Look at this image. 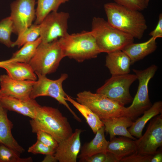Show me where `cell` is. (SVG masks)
I'll return each mask as SVG.
<instances>
[{
	"instance_id": "cell-26",
	"label": "cell",
	"mask_w": 162,
	"mask_h": 162,
	"mask_svg": "<svg viewBox=\"0 0 162 162\" xmlns=\"http://www.w3.org/2000/svg\"><path fill=\"white\" fill-rule=\"evenodd\" d=\"M41 41L39 37L33 41L26 43L20 50L13 53L11 58L18 62L29 63Z\"/></svg>"
},
{
	"instance_id": "cell-17",
	"label": "cell",
	"mask_w": 162,
	"mask_h": 162,
	"mask_svg": "<svg viewBox=\"0 0 162 162\" xmlns=\"http://www.w3.org/2000/svg\"><path fill=\"white\" fill-rule=\"evenodd\" d=\"M131 65L130 58L122 50L107 53L105 66L109 69L112 75L129 74Z\"/></svg>"
},
{
	"instance_id": "cell-5",
	"label": "cell",
	"mask_w": 162,
	"mask_h": 162,
	"mask_svg": "<svg viewBox=\"0 0 162 162\" xmlns=\"http://www.w3.org/2000/svg\"><path fill=\"white\" fill-rule=\"evenodd\" d=\"M64 57L58 39L48 43L41 42L28 63L36 74L46 76L56 71Z\"/></svg>"
},
{
	"instance_id": "cell-29",
	"label": "cell",
	"mask_w": 162,
	"mask_h": 162,
	"mask_svg": "<svg viewBox=\"0 0 162 162\" xmlns=\"http://www.w3.org/2000/svg\"><path fill=\"white\" fill-rule=\"evenodd\" d=\"M20 154L12 149L0 143V162H32L31 157L21 158Z\"/></svg>"
},
{
	"instance_id": "cell-15",
	"label": "cell",
	"mask_w": 162,
	"mask_h": 162,
	"mask_svg": "<svg viewBox=\"0 0 162 162\" xmlns=\"http://www.w3.org/2000/svg\"><path fill=\"white\" fill-rule=\"evenodd\" d=\"M0 102L6 110L16 112L31 119L34 117L37 109L40 106L35 99L23 100L3 95H0Z\"/></svg>"
},
{
	"instance_id": "cell-25",
	"label": "cell",
	"mask_w": 162,
	"mask_h": 162,
	"mask_svg": "<svg viewBox=\"0 0 162 162\" xmlns=\"http://www.w3.org/2000/svg\"><path fill=\"white\" fill-rule=\"evenodd\" d=\"M69 0H38L34 24H39L45 17L53 11H57L62 4Z\"/></svg>"
},
{
	"instance_id": "cell-34",
	"label": "cell",
	"mask_w": 162,
	"mask_h": 162,
	"mask_svg": "<svg viewBox=\"0 0 162 162\" xmlns=\"http://www.w3.org/2000/svg\"><path fill=\"white\" fill-rule=\"evenodd\" d=\"M80 161L86 162H108V156L106 153H100L80 160Z\"/></svg>"
},
{
	"instance_id": "cell-28",
	"label": "cell",
	"mask_w": 162,
	"mask_h": 162,
	"mask_svg": "<svg viewBox=\"0 0 162 162\" xmlns=\"http://www.w3.org/2000/svg\"><path fill=\"white\" fill-rule=\"evenodd\" d=\"M14 32L13 21L10 16L0 21V42L8 47H12L13 42L10 39L12 33Z\"/></svg>"
},
{
	"instance_id": "cell-22",
	"label": "cell",
	"mask_w": 162,
	"mask_h": 162,
	"mask_svg": "<svg viewBox=\"0 0 162 162\" xmlns=\"http://www.w3.org/2000/svg\"><path fill=\"white\" fill-rule=\"evenodd\" d=\"M104 127H102L96 133L94 138L89 142L85 144L81 148V152L78 157L80 160L100 153H106L109 141L104 135Z\"/></svg>"
},
{
	"instance_id": "cell-8",
	"label": "cell",
	"mask_w": 162,
	"mask_h": 162,
	"mask_svg": "<svg viewBox=\"0 0 162 162\" xmlns=\"http://www.w3.org/2000/svg\"><path fill=\"white\" fill-rule=\"evenodd\" d=\"M36 74L38 79L33 87L30 98L35 99L41 96L51 97L65 106L76 120L81 122V119L71 109L65 100L67 94L63 89L62 83L68 78V74H62L58 79L52 80L47 78L46 76Z\"/></svg>"
},
{
	"instance_id": "cell-4",
	"label": "cell",
	"mask_w": 162,
	"mask_h": 162,
	"mask_svg": "<svg viewBox=\"0 0 162 162\" xmlns=\"http://www.w3.org/2000/svg\"><path fill=\"white\" fill-rule=\"evenodd\" d=\"M64 57L78 62L96 58L101 52L91 31L67 34L58 39Z\"/></svg>"
},
{
	"instance_id": "cell-23",
	"label": "cell",
	"mask_w": 162,
	"mask_h": 162,
	"mask_svg": "<svg viewBox=\"0 0 162 162\" xmlns=\"http://www.w3.org/2000/svg\"><path fill=\"white\" fill-rule=\"evenodd\" d=\"M162 112V102H155L148 110L145 111L143 115L133 122L128 130L133 136L139 138L142 135L143 130L149 120Z\"/></svg>"
},
{
	"instance_id": "cell-33",
	"label": "cell",
	"mask_w": 162,
	"mask_h": 162,
	"mask_svg": "<svg viewBox=\"0 0 162 162\" xmlns=\"http://www.w3.org/2000/svg\"><path fill=\"white\" fill-rule=\"evenodd\" d=\"M153 155H142L136 152L122 159V162H151Z\"/></svg>"
},
{
	"instance_id": "cell-21",
	"label": "cell",
	"mask_w": 162,
	"mask_h": 162,
	"mask_svg": "<svg viewBox=\"0 0 162 162\" xmlns=\"http://www.w3.org/2000/svg\"><path fill=\"white\" fill-rule=\"evenodd\" d=\"M2 68L11 78L17 80L37 81V76L28 63L14 60L4 65Z\"/></svg>"
},
{
	"instance_id": "cell-19",
	"label": "cell",
	"mask_w": 162,
	"mask_h": 162,
	"mask_svg": "<svg viewBox=\"0 0 162 162\" xmlns=\"http://www.w3.org/2000/svg\"><path fill=\"white\" fill-rule=\"evenodd\" d=\"M156 39L151 37L145 42L140 43H132L125 46L122 50L130 59L131 64L142 59L154 52L157 48Z\"/></svg>"
},
{
	"instance_id": "cell-14",
	"label": "cell",
	"mask_w": 162,
	"mask_h": 162,
	"mask_svg": "<svg viewBox=\"0 0 162 162\" xmlns=\"http://www.w3.org/2000/svg\"><path fill=\"white\" fill-rule=\"evenodd\" d=\"M82 131L76 129L68 138L58 143L54 154L59 162H76L81 149L80 135Z\"/></svg>"
},
{
	"instance_id": "cell-31",
	"label": "cell",
	"mask_w": 162,
	"mask_h": 162,
	"mask_svg": "<svg viewBox=\"0 0 162 162\" xmlns=\"http://www.w3.org/2000/svg\"><path fill=\"white\" fill-rule=\"evenodd\" d=\"M115 2L129 9L140 11L147 6L143 0H114Z\"/></svg>"
},
{
	"instance_id": "cell-6",
	"label": "cell",
	"mask_w": 162,
	"mask_h": 162,
	"mask_svg": "<svg viewBox=\"0 0 162 162\" xmlns=\"http://www.w3.org/2000/svg\"><path fill=\"white\" fill-rule=\"evenodd\" d=\"M76 99L89 108L101 120L125 116L126 107L101 94L84 91L77 94Z\"/></svg>"
},
{
	"instance_id": "cell-35",
	"label": "cell",
	"mask_w": 162,
	"mask_h": 162,
	"mask_svg": "<svg viewBox=\"0 0 162 162\" xmlns=\"http://www.w3.org/2000/svg\"><path fill=\"white\" fill-rule=\"evenodd\" d=\"M149 35L156 38L162 37V14L159 15L158 21L155 28L149 33Z\"/></svg>"
},
{
	"instance_id": "cell-39",
	"label": "cell",
	"mask_w": 162,
	"mask_h": 162,
	"mask_svg": "<svg viewBox=\"0 0 162 162\" xmlns=\"http://www.w3.org/2000/svg\"><path fill=\"white\" fill-rule=\"evenodd\" d=\"M150 0H143L146 5L147 6L148 5Z\"/></svg>"
},
{
	"instance_id": "cell-38",
	"label": "cell",
	"mask_w": 162,
	"mask_h": 162,
	"mask_svg": "<svg viewBox=\"0 0 162 162\" xmlns=\"http://www.w3.org/2000/svg\"><path fill=\"white\" fill-rule=\"evenodd\" d=\"M10 59L7 60L0 61V68H2L3 66L5 64L10 62Z\"/></svg>"
},
{
	"instance_id": "cell-36",
	"label": "cell",
	"mask_w": 162,
	"mask_h": 162,
	"mask_svg": "<svg viewBox=\"0 0 162 162\" xmlns=\"http://www.w3.org/2000/svg\"><path fill=\"white\" fill-rule=\"evenodd\" d=\"M45 157L42 160V162H56L58 160L54 154L46 155Z\"/></svg>"
},
{
	"instance_id": "cell-3",
	"label": "cell",
	"mask_w": 162,
	"mask_h": 162,
	"mask_svg": "<svg viewBox=\"0 0 162 162\" xmlns=\"http://www.w3.org/2000/svg\"><path fill=\"white\" fill-rule=\"evenodd\" d=\"M91 31L101 52L122 50L134 41L132 36L114 27L102 18H93Z\"/></svg>"
},
{
	"instance_id": "cell-11",
	"label": "cell",
	"mask_w": 162,
	"mask_h": 162,
	"mask_svg": "<svg viewBox=\"0 0 162 162\" xmlns=\"http://www.w3.org/2000/svg\"><path fill=\"white\" fill-rule=\"evenodd\" d=\"M136 153L142 155H154L162 146V114L154 117L144 134L135 140Z\"/></svg>"
},
{
	"instance_id": "cell-37",
	"label": "cell",
	"mask_w": 162,
	"mask_h": 162,
	"mask_svg": "<svg viewBox=\"0 0 162 162\" xmlns=\"http://www.w3.org/2000/svg\"><path fill=\"white\" fill-rule=\"evenodd\" d=\"M162 153L160 151H157L151 159V162H162Z\"/></svg>"
},
{
	"instance_id": "cell-16",
	"label": "cell",
	"mask_w": 162,
	"mask_h": 162,
	"mask_svg": "<svg viewBox=\"0 0 162 162\" xmlns=\"http://www.w3.org/2000/svg\"><path fill=\"white\" fill-rule=\"evenodd\" d=\"M7 110L2 106L0 102V143L20 154H22L25 150L12 135L11 130L14 125L8 117Z\"/></svg>"
},
{
	"instance_id": "cell-12",
	"label": "cell",
	"mask_w": 162,
	"mask_h": 162,
	"mask_svg": "<svg viewBox=\"0 0 162 162\" xmlns=\"http://www.w3.org/2000/svg\"><path fill=\"white\" fill-rule=\"evenodd\" d=\"M35 4V0H16L11 4L14 33L19 35L32 24L36 18Z\"/></svg>"
},
{
	"instance_id": "cell-1",
	"label": "cell",
	"mask_w": 162,
	"mask_h": 162,
	"mask_svg": "<svg viewBox=\"0 0 162 162\" xmlns=\"http://www.w3.org/2000/svg\"><path fill=\"white\" fill-rule=\"evenodd\" d=\"M104 8L110 24L134 38H142L147 26L144 16L140 11L115 2L105 4Z\"/></svg>"
},
{
	"instance_id": "cell-30",
	"label": "cell",
	"mask_w": 162,
	"mask_h": 162,
	"mask_svg": "<svg viewBox=\"0 0 162 162\" xmlns=\"http://www.w3.org/2000/svg\"><path fill=\"white\" fill-rule=\"evenodd\" d=\"M28 152L33 154L46 155L54 154L55 149L37 140L34 144L29 147Z\"/></svg>"
},
{
	"instance_id": "cell-20",
	"label": "cell",
	"mask_w": 162,
	"mask_h": 162,
	"mask_svg": "<svg viewBox=\"0 0 162 162\" xmlns=\"http://www.w3.org/2000/svg\"><path fill=\"white\" fill-rule=\"evenodd\" d=\"M136 151L135 140L124 137L115 136L109 141L106 148V152L112 154L119 162Z\"/></svg>"
},
{
	"instance_id": "cell-27",
	"label": "cell",
	"mask_w": 162,
	"mask_h": 162,
	"mask_svg": "<svg viewBox=\"0 0 162 162\" xmlns=\"http://www.w3.org/2000/svg\"><path fill=\"white\" fill-rule=\"evenodd\" d=\"M40 35L39 24H32L21 34L18 36L16 40L13 42L12 47L17 46L19 48L26 43L35 40Z\"/></svg>"
},
{
	"instance_id": "cell-7",
	"label": "cell",
	"mask_w": 162,
	"mask_h": 162,
	"mask_svg": "<svg viewBox=\"0 0 162 162\" xmlns=\"http://www.w3.org/2000/svg\"><path fill=\"white\" fill-rule=\"evenodd\" d=\"M157 69L156 65L152 64L143 70L133 69L138 80L139 85L131 104L126 107L125 116L133 121L152 105L149 97L148 86Z\"/></svg>"
},
{
	"instance_id": "cell-13",
	"label": "cell",
	"mask_w": 162,
	"mask_h": 162,
	"mask_svg": "<svg viewBox=\"0 0 162 162\" xmlns=\"http://www.w3.org/2000/svg\"><path fill=\"white\" fill-rule=\"evenodd\" d=\"M36 81L20 80L13 79L7 74L0 76V95L26 100L30 95Z\"/></svg>"
},
{
	"instance_id": "cell-2",
	"label": "cell",
	"mask_w": 162,
	"mask_h": 162,
	"mask_svg": "<svg viewBox=\"0 0 162 162\" xmlns=\"http://www.w3.org/2000/svg\"><path fill=\"white\" fill-rule=\"evenodd\" d=\"M32 131H42L52 135L58 143L68 138L73 133L67 117L57 108L39 106L34 117L29 121Z\"/></svg>"
},
{
	"instance_id": "cell-32",
	"label": "cell",
	"mask_w": 162,
	"mask_h": 162,
	"mask_svg": "<svg viewBox=\"0 0 162 162\" xmlns=\"http://www.w3.org/2000/svg\"><path fill=\"white\" fill-rule=\"evenodd\" d=\"M36 134L37 140L56 149L58 146V142L52 135L42 131H38Z\"/></svg>"
},
{
	"instance_id": "cell-9",
	"label": "cell",
	"mask_w": 162,
	"mask_h": 162,
	"mask_svg": "<svg viewBox=\"0 0 162 162\" xmlns=\"http://www.w3.org/2000/svg\"><path fill=\"white\" fill-rule=\"evenodd\" d=\"M137 79L135 74L112 75L98 88L96 92L101 94L116 102L122 106L132 102L133 98L130 92L131 85Z\"/></svg>"
},
{
	"instance_id": "cell-18",
	"label": "cell",
	"mask_w": 162,
	"mask_h": 162,
	"mask_svg": "<svg viewBox=\"0 0 162 162\" xmlns=\"http://www.w3.org/2000/svg\"><path fill=\"white\" fill-rule=\"evenodd\" d=\"M104 123L105 131L109 134L110 140L116 136H121L133 140L136 139L132 136L128 128L132 125L133 121L129 118L122 116L101 120Z\"/></svg>"
},
{
	"instance_id": "cell-24",
	"label": "cell",
	"mask_w": 162,
	"mask_h": 162,
	"mask_svg": "<svg viewBox=\"0 0 162 162\" xmlns=\"http://www.w3.org/2000/svg\"><path fill=\"white\" fill-rule=\"evenodd\" d=\"M65 100L71 103L84 117L94 134L104 126L103 123L98 116L87 106L78 103L67 94Z\"/></svg>"
},
{
	"instance_id": "cell-10",
	"label": "cell",
	"mask_w": 162,
	"mask_h": 162,
	"mask_svg": "<svg viewBox=\"0 0 162 162\" xmlns=\"http://www.w3.org/2000/svg\"><path fill=\"white\" fill-rule=\"evenodd\" d=\"M69 14L64 12H52L39 24L41 42L48 43L65 36L68 33Z\"/></svg>"
}]
</instances>
